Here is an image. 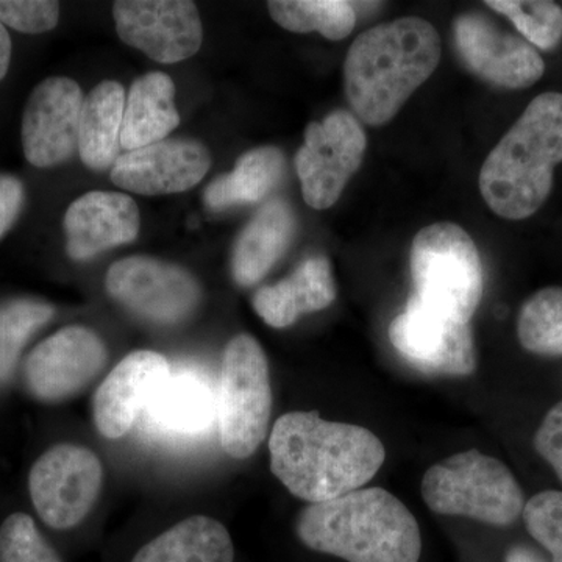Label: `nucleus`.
Instances as JSON below:
<instances>
[{
	"mask_svg": "<svg viewBox=\"0 0 562 562\" xmlns=\"http://www.w3.org/2000/svg\"><path fill=\"white\" fill-rule=\"evenodd\" d=\"M269 452L273 475L312 505L361 490L386 460L383 442L368 428L325 420L316 412L279 417Z\"/></svg>",
	"mask_w": 562,
	"mask_h": 562,
	"instance_id": "nucleus-1",
	"label": "nucleus"
},
{
	"mask_svg": "<svg viewBox=\"0 0 562 562\" xmlns=\"http://www.w3.org/2000/svg\"><path fill=\"white\" fill-rule=\"evenodd\" d=\"M441 55V36L424 18H398L362 32L344 63L353 116L371 127L394 120L438 69Z\"/></svg>",
	"mask_w": 562,
	"mask_h": 562,
	"instance_id": "nucleus-2",
	"label": "nucleus"
},
{
	"mask_svg": "<svg viewBox=\"0 0 562 562\" xmlns=\"http://www.w3.org/2000/svg\"><path fill=\"white\" fill-rule=\"evenodd\" d=\"M301 541L314 552L349 562H419V524L382 487L357 490L314 503L297 520Z\"/></svg>",
	"mask_w": 562,
	"mask_h": 562,
	"instance_id": "nucleus-3",
	"label": "nucleus"
},
{
	"mask_svg": "<svg viewBox=\"0 0 562 562\" xmlns=\"http://www.w3.org/2000/svg\"><path fill=\"white\" fill-rule=\"evenodd\" d=\"M560 162L562 94L542 92L487 155L480 171V192L503 220H528L549 199Z\"/></svg>",
	"mask_w": 562,
	"mask_h": 562,
	"instance_id": "nucleus-4",
	"label": "nucleus"
},
{
	"mask_svg": "<svg viewBox=\"0 0 562 562\" xmlns=\"http://www.w3.org/2000/svg\"><path fill=\"white\" fill-rule=\"evenodd\" d=\"M422 497L432 513L505 527L524 513V492L512 471L479 450L457 453L428 469Z\"/></svg>",
	"mask_w": 562,
	"mask_h": 562,
	"instance_id": "nucleus-5",
	"label": "nucleus"
},
{
	"mask_svg": "<svg viewBox=\"0 0 562 562\" xmlns=\"http://www.w3.org/2000/svg\"><path fill=\"white\" fill-rule=\"evenodd\" d=\"M414 295L431 308L469 322L483 297V266L469 233L453 222H436L413 239Z\"/></svg>",
	"mask_w": 562,
	"mask_h": 562,
	"instance_id": "nucleus-6",
	"label": "nucleus"
},
{
	"mask_svg": "<svg viewBox=\"0 0 562 562\" xmlns=\"http://www.w3.org/2000/svg\"><path fill=\"white\" fill-rule=\"evenodd\" d=\"M272 412L268 358L257 339L238 335L222 358L217 425L225 452L244 460L265 441Z\"/></svg>",
	"mask_w": 562,
	"mask_h": 562,
	"instance_id": "nucleus-7",
	"label": "nucleus"
},
{
	"mask_svg": "<svg viewBox=\"0 0 562 562\" xmlns=\"http://www.w3.org/2000/svg\"><path fill=\"white\" fill-rule=\"evenodd\" d=\"M368 138L350 111L338 110L310 122L305 143L295 155V171L306 205L327 210L339 201L364 160Z\"/></svg>",
	"mask_w": 562,
	"mask_h": 562,
	"instance_id": "nucleus-8",
	"label": "nucleus"
},
{
	"mask_svg": "<svg viewBox=\"0 0 562 562\" xmlns=\"http://www.w3.org/2000/svg\"><path fill=\"white\" fill-rule=\"evenodd\" d=\"M98 454L74 443H60L41 454L29 476L36 513L55 530H69L90 514L102 490Z\"/></svg>",
	"mask_w": 562,
	"mask_h": 562,
	"instance_id": "nucleus-9",
	"label": "nucleus"
},
{
	"mask_svg": "<svg viewBox=\"0 0 562 562\" xmlns=\"http://www.w3.org/2000/svg\"><path fill=\"white\" fill-rule=\"evenodd\" d=\"M105 286L128 312L161 325L188 319L201 302V286L190 272L154 258L132 257L114 262L106 273Z\"/></svg>",
	"mask_w": 562,
	"mask_h": 562,
	"instance_id": "nucleus-10",
	"label": "nucleus"
},
{
	"mask_svg": "<svg viewBox=\"0 0 562 562\" xmlns=\"http://www.w3.org/2000/svg\"><path fill=\"white\" fill-rule=\"evenodd\" d=\"M395 350L420 371L435 375H471L476 368L469 322L431 308L413 295L405 312L391 322Z\"/></svg>",
	"mask_w": 562,
	"mask_h": 562,
	"instance_id": "nucleus-11",
	"label": "nucleus"
},
{
	"mask_svg": "<svg viewBox=\"0 0 562 562\" xmlns=\"http://www.w3.org/2000/svg\"><path fill=\"white\" fill-rule=\"evenodd\" d=\"M113 18L125 44L162 65L188 60L201 49L202 21L190 0H120Z\"/></svg>",
	"mask_w": 562,
	"mask_h": 562,
	"instance_id": "nucleus-12",
	"label": "nucleus"
},
{
	"mask_svg": "<svg viewBox=\"0 0 562 562\" xmlns=\"http://www.w3.org/2000/svg\"><path fill=\"white\" fill-rule=\"evenodd\" d=\"M109 351L87 327L63 328L36 346L25 361V384L33 397L60 403L76 397L105 368Z\"/></svg>",
	"mask_w": 562,
	"mask_h": 562,
	"instance_id": "nucleus-13",
	"label": "nucleus"
},
{
	"mask_svg": "<svg viewBox=\"0 0 562 562\" xmlns=\"http://www.w3.org/2000/svg\"><path fill=\"white\" fill-rule=\"evenodd\" d=\"M453 35L464 65L494 87L525 90L546 72V63L530 43L501 31L483 14H462L454 21Z\"/></svg>",
	"mask_w": 562,
	"mask_h": 562,
	"instance_id": "nucleus-14",
	"label": "nucleus"
},
{
	"mask_svg": "<svg viewBox=\"0 0 562 562\" xmlns=\"http://www.w3.org/2000/svg\"><path fill=\"white\" fill-rule=\"evenodd\" d=\"M83 92L77 81L50 77L41 81L25 103L22 149L35 168H52L79 151Z\"/></svg>",
	"mask_w": 562,
	"mask_h": 562,
	"instance_id": "nucleus-15",
	"label": "nucleus"
},
{
	"mask_svg": "<svg viewBox=\"0 0 562 562\" xmlns=\"http://www.w3.org/2000/svg\"><path fill=\"white\" fill-rule=\"evenodd\" d=\"M139 420L144 432L157 441H199L217 422L216 386L199 369H171Z\"/></svg>",
	"mask_w": 562,
	"mask_h": 562,
	"instance_id": "nucleus-16",
	"label": "nucleus"
},
{
	"mask_svg": "<svg viewBox=\"0 0 562 562\" xmlns=\"http://www.w3.org/2000/svg\"><path fill=\"white\" fill-rule=\"evenodd\" d=\"M210 151L192 139H162L121 155L111 180L140 195L177 194L191 190L210 171Z\"/></svg>",
	"mask_w": 562,
	"mask_h": 562,
	"instance_id": "nucleus-17",
	"label": "nucleus"
},
{
	"mask_svg": "<svg viewBox=\"0 0 562 562\" xmlns=\"http://www.w3.org/2000/svg\"><path fill=\"white\" fill-rule=\"evenodd\" d=\"M169 373L171 366L157 351H133L117 362L92 402L95 428L103 438L127 435Z\"/></svg>",
	"mask_w": 562,
	"mask_h": 562,
	"instance_id": "nucleus-18",
	"label": "nucleus"
},
{
	"mask_svg": "<svg viewBox=\"0 0 562 562\" xmlns=\"http://www.w3.org/2000/svg\"><path fill=\"white\" fill-rule=\"evenodd\" d=\"M66 250L72 260L85 261L102 251L135 241L139 210L120 192L92 191L70 203L65 214Z\"/></svg>",
	"mask_w": 562,
	"mask_h": 562,
	"instance_id": "nucleus-19",
	"label": "nucleus"
},
{
	"mask_svg": "<svg viewBox=\"0 0 562 562\" xmlns=\"http://www.w3.org/2000/svg\"><path fill=\"white\" fill-rule=\"evenodd\" d=\"M336 299L331 266L325 257L302 262L288 279L255 294L254 308L266 324L286 328L303 314L322 312Z\"/></svg>",
	"mask_w": 562,
	"mask_h": 562,
	"instance_id": "nucleus-20",
	"label": "nucleus"
},
{
	"mask_svg": "<svg viewBox=\"0 0 562 562\" xmlns=\"http://www.w3.org/2000/svg\"><path fill=\"white\" fill-rule=\"evenodd\" d=\"M295 217L286 202L271 201L247 224L232 258L236 283L251 286L266 276L290 247Z\"/></svg>",
	"mask_w": 562,
	"mask_h": 562,
	"instance_id": "nucleus-21",
	"label": "nucleus"
},
{
	"mask_svg": "<svg viewBox=\"0 0 562 562\" xmlns=\"http://www.w3.org/2000/svg\"><path fill=\"white\" fill-rule=\"evenodd\" d=\"M180 124L176 85L165 72H150L133 81L125 99L121 146L127 151L166 139Z\"/></svg>",
	"mask_w": 562,
	"mask_h": 562,
	"instance_id": "nucleus-22",
	"label": "nucleus"
},
{
	"mask_svg": "<svg viewBox=\"0 0 562 562\" xmlns=\"http://www.w3.org/2000/svg\"><path fill=\"white\" fill-rule=\"evenodd\" d=\"M125 99L124 88L113 80L102 81L85 98L79 154L81 161L94 171L113 168L121 157Z\"/></svg>",
	"mask_w": 562,
	"mask_h": 562,
	"instance_id": "nucleus-23",
	"label": "nucleus"
},
{
	"mask_svg": "<svg viewBox=\"0 0 562 562\" xmlns=\"http://www.w3.org/2000/svg\"><path fill=\"white\" fill-rule=\"evenodd\" d=\"M235 547L227 528L216 519L194 516L161 532L132 562H233Z\"/></svg>",
	"mask_w": 562,
	"mask_h": 562,
	"instance_id": "nucleus-24",
	"label": "nucleus"
},
{
	"mask_svg": "<svg viewBox=\"0 0 562 562\" xmlns=\"http://www.w3.org/2000/svg\"><path fill=\"white\" fill-rule=\"evenodd\" d=\"M283 171L284 157L277 147L265 146L247 151L231 173L217 177L206 187V206L222 211L260 202L279 184Z\"/></svg>",
	"mask_w": 562,
	"mask_h": 562,
	"instance_id": "nucleus-25",
	"label": "nucleus"
},
{
	"mask_svg": "<svg viewBox=\"0 0 562 562\" xmlns=\"http://www.w3.org/2000/svg\"><path fill=\"white\" fill-rule=\"evenodd\" d=\"M268 9L284 31L319 32L330 41L347 38L357 25L353 3L346 0H272Z\"/></svg>",
	"mask_w": 562,
	"mask_h": 562,
	"instance_id": "nucleus-26",
	"label": "nucleus"
},
{
	"mask_svg": "<svg viewBox=\"0 0 562 562\" xmlns=\"http://www.w3.org/2000/svg\"><path fill=\"white\" fill-rule=\"evenodd\" d=\"M517 336L524 349L531 353L561 357L562 288H543L524 303Z\"/></svg>",
	"mask_w": 562,
	"mask_h": 562,
	"instance_id": "nucleus-27",
	"label": "nucleus"
},
{
	"mask_svg": "<svg viewBox=\"0 0 562 562\" xmlns=\"http://www.w3.org/2000/svg\"><path fill=\"white\" fill-rule=\"evenodd\" d=\"M54 317L47 303L18 299L0 308V382H5L29 339Z\"/></svg>",
	"mask_w": 562,
	"mask_h": 562,
	"instance_id": "nucleus-28",
	"label": "nucleus"
},
{
	"mask_svg": "<svg viewBox=\"0 0 562 562\" xmlns=\"http://www.w3.org/2000/svg\"><path fill=\"white\" fill-rule=\"evenodd\" d=\"M486 5L513 22L532 47L552 50L562 41V9L549 0H487Z\"/></svg>",
	"mask_w": 562,
	"mask_h": 562,
	"instance_id": "nucleus-29",
	"label": "nucleus"
},
{
	"mask_svg": "<svg viewBox=\"0 0 562 562\" xmlns=\"http://www.w3.org/2000/svg\"><path fill=\"white\" fill-rule=\"evenodd\" d=\"M0 562H61L31 516L11 514L0 527Z\"/></svg>",
	"mask_w": 562,
	"mask_h": 562,
	"instance_id": "nucleus-30",
	"label": "nucleus"
},
{
	"mask_svg": "<svg viewBox=\"0 0 562 562\" xmlns=\"http://www.w3.org/2000/svg\"><path fill=\"white\" fill-rule=\"evenodd\" d=\"M527 530L550 554L562 549V492L546 491L524 506Z\"/></svg>",
	"mask_w": 562,
	"mask_h": 562,
	"instance_id": "nucleus-31",
	"label": "nucleus"
},
{
	"mask_svg": "<svg viewBox=\"0 0 562 562\" xmlns=\"http://www.w3.org/2000/svg\"><path fill=\"white\" fill-rule=\"evenodd\" d=\"M60 3L49 0H0V24L22 33H44L57 27Z\"/></svg>",
	"mask_w": 562,
	"mask_h": 562,
	"instance_id": "nucleus-32",
	"label": "nucleus"
},
{
	"mask_svg": "<svg viewBox=\"0 0 562 562\" xmlns=\"http://www.w3.org/2000/svg\"><path fill=\"white\" fill-rule=\"evenodd\" d=\"M535 447L562 482V402L547 413L536 432Z\"/></svg>",
	"mask_w": 562,
	"mask_h": 562,
	"instance_id": "nucleus-33",
	"label": "nucleus"
},
{
	"mask_svg": "<svg viewBox=\"0 0 562 562\" xmlns=\"http://www.w3.org/2000/svg\"><path fill=\"white\" fill-rule=\"evenodd\" d=\"M24 187L16 177L0 173V238L13 227L24 205Z\"/></svg>",
	"mask_w": 562,
	"mask_h": 562,
	"instance_id": "nucleus-34",
	"label": "nucleus"
},
{
	"mask_svg": "<svg viewBox=\"0 0 562 562\" xmlns=\"http://www.w3.org/2000/svg\"><path fill=\"white\" fill-rule=\"evenodd\" d=\"M11 60V38L7 27L0 24V80L7 76Z\"/></svg>",
	"mask_w": 562,
	"mask_h": 562,
	"instance_id": "nucleus-35",
	"label": "nucleus"
},
{
	"mask_svg": "<svg viewBox=\"0 0 562 562\" xmlns=\"http://www.w3.org/2000/svg\"><path fill=\"white\" fill-rule=\"evenodd\" d=\"M506 562H547L542 554L530 549V547L517 546L513 547L506 554Z\"/></svg>",
	"mask_w": 562,
	"mask_h": 562,
	"instance_id": "nucleus-36",
	"label": "nucleus"
},
{
	"mask_svg": "<svg viewBox=\"0 0 562 562\" xmlns=\"http://www.w3.org/2000/svg\"><path fill=\"white\" fill-rule=\"evenodd\" d=\"M552 562H562V549L552 553Z\"/></svg>",
	"mask_w": 562,
	"mask_h": 562,
	"instance_id": "nucleus-37",
	"label": "nucleus"
}]
</instances>
